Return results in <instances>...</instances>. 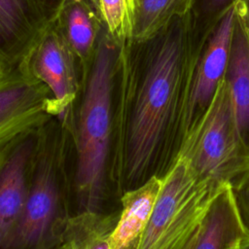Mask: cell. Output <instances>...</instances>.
<instances>
[{
  "instance_id": "6da1fadb",
  "label": "cell",
  "mask_w": 249,
  "mask_h": 249,
  "mask_svg": "<svg viewBox=\"0 0 249 249\" xmlns=\"http://www.w3.org/2000/svg\"><path fill=\"white\" fill-rule=\"evenodd\" d=\"M209 34L197 29L190 12L150 37L128 39L122 46L111 195L120 197L152 176L163 177L175 160L193 69Z\"/></svg>"
},
{
  "instance_id": "7a4b0ae2",
  "label": "cell",
  "mask_w": 249,
  "mask_h": 249,
  "mask_svg": "<svg viewBox=\"0 0 249 249\" xmlns=\"http://www.w3.org/2000/svg\"><path fill=\"white\" fill-rule=\"evenodd\" d=\"M123 45L103 26L92 56L81 65L75 97L58 116L65 134L71 216L110 213L108 175Z\"/></svg>"
},
{
  "instance_id": "3957f363",
  "label": "cell",
  "mask_w": 249,
  "mask_h": 249,
  "mask_svg": "<svg viewBox=\"0 0 249 249\" xmlns=\"http://www.w3.org/2000/svg\"><path fill=\"white\" fill-rule=\"evenodd\" d=\"M65 134L58 117L39 126L38 148L21 216L3 249H55L71 218Z\"/></svg>"
},
{
  "instance_id": "277c9868",
  "label": "cell",
  "mask_w": 249,
  "mask_h": 249,
  "mask_svg": "<svg viewBox=\"0 0 249 249\" xmlns=\"http://www.w3.org/2000/svg\"><path fill=\"white\" fill-rule=\"evenodd\" d=\"M222 187L198 179L176 157L162 177L152 215L134 249H195L211 202Z\"/></svg>"
},
{
  "instance_id": "5b68a950",
  "label": "cell",
  "mask_w": 249,
  "mask_h": 249,
  "mask_svg": "<svg viewBox=\"0 0 249 249\" xmlns=\"http://www.w3.org/2000/svg\"><path fill=\"white\" fill-rule=\"evenodd\" d=\"M176 157L200 180L234 188L249 172V147L235 122L225 78L201 118L185 134Z\"/></svg>"
},
{
  "instance_id": "8992f818",
  "label": "cell",
  "mask_w": 249,
  "mask_h": 249,
  "mask_svg": "<svg viewBox=\"0 0 249 249\" xmlns=\"http://www.w3.org/2000/svg\"><path fill=\"white\" fill-rule=\"evenodd\" d=\"M21 63L31 76L49 89L51 115L60 116L78 90L81 65L53 20Z\"/></svg>"
},
{
  "instance_id": "52a82bcc",
  "label": "cell",
  "mask_w": 249,
  "mask_h": 249,
  "mask_svg": "<svg viewBox=\"0 0 249 249\" xmlns=\"http://www.w3.org/2000/svg\"><path fill=\"white\" fill-rule=\"evenodd\" d=\"M51 92L23 63L0 70V147L51 117Z\"/></svg>"
},
{
  "instance_id": "ba28073f",
  "label": "cell",
  "mask_w": 249,
  "mask_h": 249,
  "mask_svg": "<svg viewBox=\"0 0 249 249\" xmlns=\"http://www.w3.org/2000/svg\"><path fill=\"white\" fill-rule=\"evenodd\" d=\"M39 139V127L29 129L0 147V249L18 226L29 192Z\"/></svg>"
},
{
  "instance_id": "9c48e42d",
  "label": "cell",
  "mask_w": 249,
  "mask_h": 249,
  "mask_svg": "<svg viewBox=\"0 0 249 249\" xmlns=\"http://www.w3.org/2000/svg\"><path fill=\"white\" fill-rule=\"evenodd\" d=\"M235 18L234 6L208 35L196 60L183 120V138L211 104L226 75Z\"/></svg>"
},
{
  "instance_id": "30bf717a",
  "label": "cell",
  "mask_w": 249,
  "mask_h": 249,
  "mask_svg": "<svg viewBox=\"0 0 249 249\" xmlns=\"http://www.w3.org/2000/svg\"><path fill=\"white\" fill-rule=\"evenodd\" d=\"M49 23L33 0H0V70L20 64Z\"/></svg>"
},
{
  "instance_id": "8fae6325",
  "label": "cell",
  "mask_w": 249,
  "mask_h": 249,
  "mask_svg": "<svg viewBox=\"0 0 249 249\" xmlns=\"http://www.w3.org/2000/svg\"><path fill=\"white\" fill-rule=\"evenodd\" d=\"M162 186V177L152 176L120 196L121 210L111 233V249H134L146 228Z\"/></svg>"
},
{
  "instance_id": "7c38bea8",
  "label": "cell",
  "mask_w": 249,
  "mask_h": 249,
  "mask_svg": "<svg viewBox=\"0 0 249 249\" xmlns=\"http://www.w3.org/2000/svg\"><path fill=\"white\" fill-rule=\"evenodd\" d=\"M53 21L80 65L88 62L103 29L95 0H65Z\"/></svg>"
},
{
  "instance_id": "4fadbf2b",
  "label": "cell",
  "mask_w": 249,
  "mask_h": 249,
  "mask_svg": "<svg viewBox=\"0 0 249 249\" xmlns=\"http://www.w3.org/2000/svg\"><path fill=\"white\" fill-rule=\"evenodd\" d=\"M248 234L231 187L225 185L211 202L195 249H240Z\"/></svg>"
},
{
  "instance_id": "5bb4252c",
  "label": "cell",
  "mask_w": 249,
  "mask_h": 249,
  "mask_svg": "<svg viewBox=\"0 0 249 249\" xmlns=\"http://www.w3.org/2000/svg\"><path fill=\"white\" fill-rule=\"evenodd\" d=\"M225 80L238 131L249 147V38L236 13Z\"/></svg>"
},
{
  "instance_id": "9a60e30c",
  "label": "cell",
  "mask_w": 249,
  "mask_h": 249,
  "mask_svg": "<svg viewBox=\"0 0 249 249\" xmlns=\"http://www.w3.org/2000/svg\"><path fill=\"white\" fill-rule=\"evenodd\" d=\"M119 212H84L68 223L63 243L67 249H111V233Z\"/></svg>"
},
{
  "instance_id": "2e32d148",
  "label": "cell",
  "mask_w": 249,
  "mask_h": 249,
  "mask_svg": "<svg viewBox=\"0 0 249 249\" xmlns=\"http://www.w3.org/2000/svg\"><path fill=\"white\" fill-rule=\"evenodd\" d=\"M195 0H135L133 30L130 39L143 40L170 19L189 14Z\"/></svg>"
},
{
  "instance_id": "e0dca14e",
  "label": "cell",
  "mask_w": 249,
  "mask_h": 249,
  "mask_svg": "<svg viewBox=\"0 0 249 249\" xmlns=\"http://www.w3.org/2000/svg\"><path fill=\"white\" fill-rule=\"evenodd\" d=\"M107 34L123 45L131 38L135 0H95Z\"/></svg>"
},
{
  "instance_id": "ac0fdd59",
  "label": "cell",
  "mask_w": 249,
  "mask_h": 249,
  "mask_svg": "<svg viewBox=\"0 0 249 249\" xmlns=\"http://www.w3.org/2000/svg\"><path fill=\"white\" fill-rule=\"evenodd\" d=\"M237 2L238 0H195L191 13L196 26L202 33L209 34Z\"/></svg>"
},
{
  "instance_id": "d6986e66",
  "label": "cell",
  "mask_w": 249,
  "mask_h": 249,
  "mask_svg": "<svg viewBox=\"0 0 249 249\" xmlns=\"http://www.w3.org/2000/svg\"><path fill=\"white\" fill-rule=\"evenodd\" d=\"M231 190L240 219L249 233V172Z\"/></svg>"
},
{
  "instance_id": "ffe728a7",
  "label": "cell",
  "mask_w": 249,
  "mask_h": 249,
  "mask_svg": "<svg viewBox=\"0 0 249 249\" xmlns=\"http://www.w3.org/2000/svg\"><path fill=\"white\" fill-rule=\"evenodd\" d=\"M49 22L53 21L65 0H33Z\"/></svg>"
},
{
  "instance_id": "44dd1931",
  "label": "cell",
  "mask_w": 249,
  "mask_h": 249,
  "mask_svg": "<svg viewBox=\"0 0 249 249\" xmlns=\"http://www.w3.org/2000/svg\"><path fill=\"white\" fill-rule=\"evenodd\" d=\"M235 13L245 26L249 38V0H238L234 5Z\"/></svg>"
},
{
  "instance_id": "7402d4cb",
  "label": "cell",
  "mask_w": 249,
  "mask_h": 249,
  "mask_svg": "<svg viewBox=\"0 0 249 249\" xmlns=\"http://www.w3.org/2000/svg\"><path fill=\"white\" fill-rule=\"evenodd\" d=\"M240 249H249V234L247 235V237H246L245 240L243 241V243H242Z\"/></svg>"
},
{
  "instance_id": "603a6c76",
  "label": "cell",
  "mask_w": 249,
  "mask_h": 249,
  "mask_svg": "<svg viewBox=\"0 0 249 249\" xmlns=\"http://www.w3.org/2000/svg\"><path fill=\"white\" fill-rule=\"evenodd\" d=\"M55 249H67V248H66V246H65V245H64V244H61V245H60V246H58V247H56V248H55Z\"/></svg>"
}]
</instances>
